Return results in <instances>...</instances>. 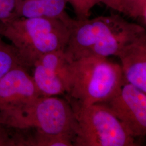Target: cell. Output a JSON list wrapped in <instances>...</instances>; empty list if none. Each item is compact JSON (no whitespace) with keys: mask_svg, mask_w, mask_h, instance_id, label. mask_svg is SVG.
Listing matches in <instances>:
<instances>
[{"mask_svg":"<svg viewBox=\"0 0 146 146\" xmlns=\"http://www.w3.org/2000/svg\"><path fill=\"white\" fill-rule=\"evenodd\" d=\"M73 7L78 20H84L90 17L91 10L99 4L98 0H67Z\"/></svg>","mask_w":146,"mask_h":146,"instance_id":"obj_14","label":"cell"},{"mask_svg":"<svg viewBox=\"0 0 146 146\" xmlns=\"http://www.w3.org/2000/svg\"><path fill=\"white\" fill-rule=\"evenodd\" d=\"M0 125L14 129H31L48 134L68 136L73 139L74 143L76 120L67 100L58 96H41L0 111Z\"/></svg>","mask_w":146,"mask_h":146,"instance_id":"obj_4","label":"cell"},{"mask_svg":"<svg viewBox=\"0 0 146 146\" xmlns=\"http://www.w3.org/2000/svg\"><path fill=\"white\" fill-rule=\"evenodd\" d=\"M117 56L125 82L146 93V34L123 47Z\"/></svg>","mask_w":146,"mask_h":146,"instance_id":"obj_9","label":"cell"},{"mask_svg":"<svg viewBox=\"0 0 146 146\" xmlns=\"http://www.w3.org/2000/svg\"><path fill=\"white\" fill-rule=\"evenodd\" d=\"M106 104L134 137L146 134V93L125 83Z\"/></svg>","mask_w":146,"mask_h":146,"instance_id":"obj_7","label":"cell"},{"mask_svg":"<svg viewBox=\"0 0 146 146\" xmlns=\"http://www.w3.org/2000/svg\"><path fill=\"white\" fill-rule=\"evenodd\" d=\"M68 102L76 120L74 146H139L135 137L104 104L82 106Z\"/></svg>","mask_w":146,"mask_h":146,"instance_id":"obj_5","label":"cell"},{"mask_svg":"<svg viewBox=\"0 0 146 146\" xmlns=\"http://www.w3.org/2000/svg\"><path fill=\"white\" fill-rule=\"evenodd\" d=\"M69 59L64 50L47 53L31 68L32 78L42 96H58L68 93L70 83Z\"/></svg>","mask_w":146,"mask_h":146,"instance_id":"obj_6","label":"cell"},{"mask_svg":"<svg viewBox=\"0 0 146 146\" xmlns=\"http://www.w3.org/2000/svg\"><path fill=\"white\" fill-rule=\"evenodd\" d=\"M42 96L28 69L18 66L0 80V111Z\"/></svg>","mask_w":146,"mask_h":146,"instance_id":"obj_8","label":"cell"},{"mask_svg":"<svg viewBox=\"0 0 146 146\" xmlns=\"http://www.w3.org/2000/svg\"><path fill=\"white\" fill-rule=\"evenodd\" d=\"M65 52L69 58L117 56L123 47L146 34L145 27L119 14L84 20L73 19Z\"/></svg>","mask_w":146,"mask_h":146,"instance_id":"obj_1","label":"cell"},{"mask_svg":"<svg viewBox=\"0 0 146 146\" xmlns=\"http://www.w3.org/2000/svg\"><path fill=\"white\" fill-rule=\"evenodd\" d=\"M35 131L31 136V146H74L73 139L70 137L48 134L36 130Z\"/></svg>","mask_w":146,"mask_h":146,"instance_id":"obj_12","label":"cell"},{"mask_svg":"<svg viewBox=\"0 0 146 146\" xmlns=\"http://www.w3.org/2000/svg\"><path fill=\"white\" fill-rule=\"evenodd\" d=\"M0 35L9 40L28 69L43 55L64 50L70 29L58 19L17 17L0 25Z\"/></svg>","mask_w":146,"mask_h":146,"instance_id":"obj_2","label":"cell"},{"mask_svg":"<svg viewBox=\"0 0 146 146\" xmlns=\"http://www.w3.org/2000/svg\"><path fill=\"white\" fill-rule=\"evenodd\" d=\"M67 0H16V15L23 17H47L61 20L70 26L73 19L65 8Z\"/></svg>","mask_w":146,"mask_h":146,"instance_id":"obj_10","label":"cell"},{"mask_svg":"<svg viewBox=\"0 0 146 146\" xmlns=\"http://www.w3.org/2000/svg\"><path fill=\"white\" fill-rule=\"evenodd\" d=\"M18 66L25 67L17 52L11 44L5 43L0 35V80L12 69Z\"/></svg>","mask_w":146,"mask_h":146,"instance_id":"obj_11","label":"cell"},{"mask_svg":"<svg viewBox=\"0 0 146 146\" xmlns=\"http://www.w3.org/2000/svg\"><path fill=\"white\" fill-rule=\"evenodd\" d=\"M122 14L140 21L146 25V0H120Z\"/></svg>","mask_w":146,"mask_h":146,"instance_id":"obj_13","label":"cell"},{"mask_svg":"<svg viewBox=\"0 0 146 146\" xmlns=\"http://www.w3.org/2000/svg\"><path fill=\"white\" fill-rule=\"evenodd\" d=\"M98 1L117 12L121 13L122 12L120 0H98Z\"/></svg>","mask_w":146,"mask_h":146,"instance_id":"obj_16","label":"cell"},{"mask_svg":"<svg viewBox=\"0 0 146 146\" xmlns=\"http://www.w3.org/2000/svg\"><path fill=\"white\" fill-rule=\"evenodd\" d=\"M16 0H0V25L17 17Z\"/></svg>","mask_w":146,"mask_h":146,"instance_id":"obj_15","label":"cell"},{"mask_svg":"<svg viewBox=\"0 0 146 146\" xmlns=\"http://www.w3.org/2000/svg\"><path fill=\"white\" fill-rule=\"evenodd\" d=\"M66 99L88 106L108 102L125 84L121 66L107 58L91 56L71 61Z\"/></svg>","mask_w":146,"mask_h":146,"instance_id":"obj_3","label":"cell"}]
</instances>
